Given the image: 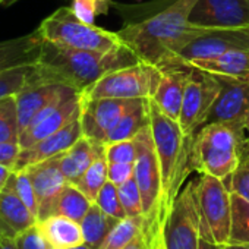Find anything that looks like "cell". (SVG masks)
Segmentation results:
<instances>
[{
  "label": "cell",
  "instance_id": "cell-1",
  "mask_svg": "<svg viewBox=\"0 0 249 249\" xmlns=\"http://www.w3.org/2000/svg\"><path fill=\"white\" fill-rule=\"evenodd\" d=\"M195 2L196 0L159 2L154 12L131 19L117 31V36L141 62L164 68L191 40L205 31V28L189 24V12Z\"/></svg>",
  "mask_w": 249,
  "mask_h": 249
},
{
  "label": "cell",
  "instance_id": "cell-2",
  "mask_svg": "<svg viewBox=\"0 0 249 249\" xmlns=\"http://www.w3.org/2000/svg\"><path fill=\"white\" fill-rule=\"evenodd\" d=\"M140 62V57L123 43L108 52H92L69 49L44 40L40 57L33 65L28 85L59 84L82 92L104 73Z\"/></svg>",
  "mask_w": 249,
  "mask_h": 249
},
{
  "label": "cell",
  "instance_id": "cell-3",
  "mask_svg": "<svg viewBox=\"0 0 249 249\" xmlns=\"http://www.w3.org/2000/svg\"><path fill=\"white\" fill-rule=\"evenodd\" d=\"M150 129L160 161L163 179V215L180 192L192 169V140L186 137L179 122L164 114L156 103L148 98ZM163 218V217H161Z\"/></svg>",
  "mask_w": 249,
  "mask_h": 249
},
{
  "label": "cell",
  "instance_id": "cell-4",
  "mask_svg": "<svg viewBox=\"0 0 249 249\" xmlns=\"http://www.w3.org/2000/svg\"><path fill=\"white\" fill-rule=\"evenodd\" d=\"M249 154V137L242 123H210L192 140V169L226 180Z\"/></svg>",
  "mask_w": 249,
  "mask_h": 249
},
{
  "label": "cell",
  "instance_id": "cell-5",
  "mask_svg": "<svg viewBox=\"0 0 249 249\" xmlns=\"http://www.w3.org/2000/svg\"><path fill=\"white\" fill-rule=\"evenodd\" d=\"M37 30L46 41L76 50L108 52L122 44L117 33L82 22L71 6L56 9Z\"/></svg>",
  "mask_w": 249,
  "mask_h": 249
},
{
  "label": "cell",
  "instance_id": "cell-6",
  "mask_svg": "<svg viewBox=\"0 0 249 249\" xmlns=\"http://www.w3.org/2000/svg\"><path fill=\"white\" fill-rule=\"evenodd\" d=\"M201 218L195 180L188 182L166 210L160 223L163 249H199Z\"/></svg>",
  "mask_w": 249,
  "mask_h": 249
},
{
  "label": "cell",
  "instance_id": "cell-7",
  "mask_svg": "<svg viewBox=\"0 0 249 249\" xmlns=\"http://www.w3.org/2000/svg\"><path fill=\"white\" fill-rule=\"evenodd\" d=\"M160 79L159 66L140 62L104 73L81 94L89 98H153Z\"/></svg>",
  "mask_w": 249,
  "mask_h": 249
},
{
  "label": "cell",
  "instance_id": "cell-8",
  "mask_svg": "<svg viewBox=\"0 0 249 249\" xmlns=\"http://www.w3.org/2000/svg\"><path fill=\"white\" fill-rule=\"evenodd\" d=\"M195 191L201 218V236L217 245L229 242L231 221L230 189L224 180L199 173V178L195 180Z\"/></svg>",
  "mask_w": 249,
  "mask_h": 249
},
{
  "label": "cell",
  "instance_id": "cell-9",
  "mask_svg": "<svg viewBox=\"0 0 249 249\" xmlns=\"http://www.w3.org/2000/svg\"><path fill=\"white\" fill-rule=\"evenodd\" d=\"M134 141L137 147L134 178L142 195L144 215L147 217V220L161 223L164 199L163 179L150 124L134 138Z\"/></svg>",
  "mask_w": 249,
  "mask_h": 249
},
{
  "label": "cell",
  "instance_id": "cell-10",
  "mask_svg": "<svg viewBox=\"0 0 249 249\" xmlns=\"http://www.w3.org/2000/svg\"><path fill=\"white\" fill-rule=\"evenodd\" d=\"M191 69V76L185 88L182 110L179 116V126L186 137L194 135L202 128L205 117L220 92L218 79L199 69Z\"/></svg>",
  "mask_w": 249,
  "mask_h": 249
},
{
  "label": "cell",
  "instance_id": "cell-11",
  "mask_svg": "<svg viewBox=\"0 0 249 249\" xmlns=\"http://www.w3.org/2000/svg\"><path fill=\"white\" fill-rule=\"evenodd\" d=\"M233 50L249 52V28L248 30H205L194 40H191L178 53V56L164 68L183 66L195 60L213 59Z\"/></svg>",
  "mask_w": 249,
  "mask_h": 249
},
{
  "label": "cell",
  "instance_id": "cell-12",
  "mask_svg": "<svg viewBox=\"0 0 249 249\" xmlns=\"http://www.w3.org/2000/svg\"><path fill=\"white\" fill-rule=\"evenodd\" d=\"M189 24L205 30H248L249 0H196Z\"/></svg>",
  "mask_w": 249,
  "mask_h": 249
},
{
  "label": "cell",
  "instance_id": "cell-13",
  "mask_svg": "<svg viewBox=\"0 0 249 249\" xmlns=\"http://www.w3.org/2000/svg\"><path fill=\"white\" fill-rule=\"evenodd\" d=\"M137 100L140 98H89L81 94L79 119L82 135L95 142L104 144L107 134Z\"/></svg>",
  "mask_w": 249,
  "mask_h": 249
},
{
  "label": "cell",
  "instance_id": "cell-14",
  "mask_svg": "<svg viewBox=\"0 0 249 249\" xmlns=\"http://www.w3.org/2000/svg\"><path fill=\"white\" fill-rule=\"evenodd\" d=\"M81 111V92L72 94L66 98L57 100L41 110L28 126L19 134L21 148H28L44 138L56 134L69 122L79 116Z\"/></svg>",
  "mask_w": 249,
  "mask_h": 249
},
{
  "label": "cell",
  "instance_id": "cell-15",
  "mask_svg": "<svg viewBox=\"0 0 249 249\" xmlns=\"http://www.w3.org/2000/svg\"><path fill=\"white\" fill-rule=\"evenodd\" d=\"M220 92L202 126L210 123H242L249 113V82L217 76Z\"/></svg>",
  "mask_w": 249,
  "mask_h": 249
},
{
  "label": "cell",
  "instance_id": "cell-16",
  "mask_svg": "<svg viewBox=\"0 0 249 249\" xmlns=\"http://www.w3.org/2000/svg\"><path fill=\"white\" fill-rule=\"evenodd\" d=\"M25 170L31 179V183L37 195V201H38L37 221H38L52 215V210H53V204L56 198L69 182L66 180L65 175L60 170L59 156L44 160L41 163L33 164L27 167Z\"/></svg>",
  "mask_w": 249,
  "mask_h": 249
},
{
  "label": "cell",
  "instance_id": "cell-17",
  "mask_svg": "<svg viewBox=\"0 0 249 249\" xmlns=\"http://www.w3.org/2000/svg\"><path fill=\"white\" fill-rule=\"evenodd\" d=\"M81 137H82V126H81V119L78 116L56 134L44 138L43 141L28 148H22L14 170L27 169L33 164L57 157L65 151H68Z\"/></svg>",
  "mask_w": 249,
  "mask_h": 249
},
{
  "label": "cell",
  "instance_id": "cell-18",
  "mask_svg": "<svg viewBox=\"0 0 249 249\" xmlns=\"http://www.w3.org/2000/svg\"><path fill=\"white\" fill-rule=\"evenodd\" d=\"M78 91L59 84H30L22 91H19L17 98V108H18V124L19 134L31 123V120L47 106L52 103L66 98Z\"/></svg>",
  "mask_w": 249,
  "mask_h": 249
},
{
  "label": "cell",
  "instance_id": "cell-19",
  "mask_svg": "<svg viewBox=\"0 0 249 249\" xmlns=\"http://www.w3.org/2000/svg\"><path fill=\"white\" fill-rule=\"evenodd\" d=\"M189 76L191 69L188 66H169L161 69V79L151 100L173 120H179Z\"/></svg>",
  "mask_w": 249,
  "mask_h": 249
},
{
  "label": "cell",
  "instance_id": "cell-20",
  "mask_svg": "<svg viewBox=\"0 0 249 249\" xmlns=\"http://www.w3.org/2000/svg\"><path fill=\"white\" fill-rule=\"evenodd\" d=\"M36 223L34 214L11 186L5 185L3 189H0V239H15Z\"/></svg>",
  "mask_w": 249,
  "mask_h": 249
},
{
  "label": "cell",
  "instance_id": "cell-21",
  "mask_svg": "<svg viewBox=\"0 0 249 249\" xmlns=\"http://www.w3.org/2000/svg\"><path fill=\"white\" fill-rule=\"evenodd\" d=\"M43 41L38 30L22 37L0 41V72L36 65L41 53Z\"/></svg>",
  "mask_w": 249,
  "mask_h": 249
},
{
  "label": "cell",
  "instance_id": "cell-22",
  "mask_svg": "<svg viewBox=\"0 0 249 249\" xmlns=\"http://www.w3.org/2000/svg\"><path fill=\"white\" fill-rule=\"evenodd\" d=\"M104 153V144L95 142L87 137H81L68 151L59 156L60 170L66 180L75 185L92 161Z\"/></svg>",
  "mask_w": 249,
  "mask_h": 249
},
{
  "label": "cell",
  "instance_id": "cell-23",
  "mask_svg": "<svg viewBox=\"0 0 249 249\" xmlns=\"http://www.w3.org/2000/svg\"><path fill=\"white\" fill-rule=\"evenodd\" d=\"M183 66L199 69V71H204L207 73L217 75V76L249 82V52L248 50H233L221 56L213 57V59L195 60Z\"/></svg>",
  "mask_w": 249,
  "mask_h": 249
},
{
  "label": "cell",
  "instance_id": "cell-24",
  "mask_svg": "<svg viewBox=\"0 0 249 249\" xmlns=\"http://www.w3.org/2000/svg\"><path fill=\"white\" fill-rule=\"evenodd\" d=\"M37 226L49 249H66L84 243L82 230L78 221L63 215H49L37 221Z\"/></svg>",
  "mask_w": 249,
  "mask_h": 249
},
{
  "label": "cell",
  "instance_id": "cell-25",
  "mask_svg": "<svg viewBox=\"0 0 249 249\" xmlns=\"http://www.w3.org/2000/svg\"><path fill=\"white\" fill-rule=\"evenodd\" d=\"M150 124V113H148V98H140L135 104L124 113L119 122L113 126V129L107 134L104 145L119 141L134 140L145 126Z\"/></svg>",
  "mask_w": 249,
  "mask_h": 249
},
{
  "label": "cell",
  "instance_id": "cell-26",
  "mask_svg": "<svg viewBox=\"0 0 249 249\" xmlns=\"http://www.w3.org/2000/svg\"><path fill=\"white\" fill-rule=\"evenodd\" d=\"M117 218L106 214L95 202L81 220L79 226L84 236V243L92 249H100L111 229L117 224Z\"/></svg>",
  "mask_w": 249,
  "mask_h": 249
},
{
  "label": "cell",
  "instance_id": "cell-27",
  "mask_svg": "<svg viewBox=\"0 0 249 249\" xmlns=\"http://www.w3.org/2000/svg\"><path fill=\"white\" fill-rule=\"evenodd\" d=\"M94 202L75 185L66 183L59 196L56 198L52 210V215H63L73 221L81 223Z\"/></svg>",
  "mask_w": 249,
  "mask_h": 249
},
{
  "label": "cell",
  "instance_id": "cell-28",
  "mask_svg": "<svg viewBox=\"0 0 249 249\" xmlns=\"http://www.w3.org/2000/svg\"><path fill=\"white\" fill-rule=\"evenodd\" d=\"M147 217H124L117 221V224L107 234L106 240L100 246V249H123L145 226Z\"/></svg>",
  "mask_w": 249,
  "mask_h": 249
},
{
  "label": "cell",
  "instance_id": "cell-29",
  "mask_svg": "<svg viewBox=\"0 0 249 249\" xmlns=\"http://www.w3.org/2000/svg\"><path fill=\"white\" fill-rule=\"evenodd\" d=\"M231 199V221H230V237L229 242L248 243L249 245V201L230 194Z\"/></svg>",
  "mask_w": 249,
  "mask_h": 249
},
{
  "label": "cell",
  "instance_id": "cell-30",
  "mask_svg": "<svg viewBox=\"0 0 249 249\" xmlns=\"http://www.w3.org/2000/svg\"><path fill=\"white\" fill-rule=\"evenodd\" d=\"M107 164L108 163H107L104 153L100 154L92 161V164L87 169V172L82 175V178L75 183V186H78L92 202H95L98 192L108 180L107 179Z\"/></svg>",
  "mask_w": 249,
  "mask_h": 249
},
{
  "label": "cell",
  "instance_id": "cell-31",
  "mask_svg": "<svg viewBox=\"0 0 249 249\" xmlns=\"http://www.w3.org/2000/svg\"><path fill=\"white\" fill-rule=\"evenodd\" d=\"M19 124L15 95L0 100V142H18ZM19 144V142H18Z\"/></svg>",
  "mask_w": 249,
  "mask_h": 249
},
{
  "label": "cell",
  "instance_id": "cell-32",
  "mask_svg": "<svg viewBox=\"0 0 249 249\" xmlns=\"http://www.w3.org/2000/svg\"><path fill=\"white\" fill-rule=\"evenodd\" d=\"M6 185L15 191V194L24 201V204L34 214V217L38 218V201H37V195H36L34 186L31 183V179H30L27 170L25 169L14 170L11 178L6 182Z\"/></svg>",
  "mask_w": 249,
  "mask_h": 249
},
{
  "label": "cell",
  "instance_id": "cell-33",
  "mask_svg": "<svg viewBox=\"0 0 249 249\" xmlns=\"http://www.w3.org/2000/svg\"><path fill=\"white\" fill-rule=\"evenodd\" d=\"M31 71L33 65L0 72V100L9 95H17L22 91L30 82Z\"/></svg>",
  "mask_w": 249,
  "mask_h": 249
},
{
  "label": "cell",
  "instance_id": "cell-34",
  "mask_svg": "<svg viewBox=\"0 0 249 249\" xmlns=\"http://www.w3.org/2000/svg\"><path fill=\"white\" fill-rule=\"evenodd\" d=\"M119 198L123 205V210L126 213V217H138L144 215V205H142V195L138 188L135 178L124 182L123 185L117 186Z\"/></svg>",
  "mask_w": 249,
  "mask_h": 249
},
{
  "label": "cell",
  "instance_id": "cell-35",
  "mask_svg": "<svg viewBox=\"0 0 249 249\" xmlns=\"http://www.w3.org/2000/svg\"><path fill=\"white\" fill-rule=\"evenodd\" d=\"M95 204L108 215L122 220L126 217V213L123 210V205L120 202L119 198V191L117 186L111 182H106V185L101 188V191L98 192L97 198H95Z\"/></svg>",
  "mask_w": 249,
  "mask_h": 249
},
{
  "label": "cell",
  "instance_id": "cell-36",
  "mask_svg": "<svg viewBox=\"0 0 249 249\" xmlns=\"http://www.w3.org/2000/svg\"><path fill=\"white\" fill-rule=\"evenodd\" d=\"M104 156L107 163H135L137 147L134 140L119 141L104 145Z\"/></svg>",
  "mask_w": 249,
  "mask_h": 249
},
{
  "label": "cell",
  "instance_id": "cell-37",
  "mask_svg": "<svg viewBox=\"0 0 249 249\" xmlns=\"http://www.w3.org/2000/svg\"><path fill=\"white\" fill-rule=\"evenodd\" d=\"M160 236V221L147 220L142 230L123 249H157Z\"/></svg>",
  "mask_w": 249,
  "mask_h": 249
},
{
  "label": "cell",
  "instance_id": "cell-38",
  "mask_svg": "<svg viewBox=\"0 0 249 249\" xmlns=\"http://www.w3.org/2000/svg\"><path fill=\"white\" fill-rule=\"evenodd\" d=\"M227 179L230 180V192H234L249 201V154L240 161V164Z\"/></svg>",
  "mask_w": 249,
  "mask_h": 249
},
{
  "label": "cell",
  "instance_id": "cell-39",
  "mask_svg": "<svg viewBox=\"0 0 249 249\" xmlns=\"http://www.w3.org/2000/svg\"><path fill=\"white\" fill-rule=\"evenodd\" d=\"M15 240L18 249H49L37 223L28 227L27 230H24L22 233H19L15 237Z\"/></svg>",
  "mask_w": 249,
  "mask_h": 249
},
{
  "label": "cell",
  "instance_id": "cell-40",
  "mask_svg": "<svg viewBox=\"0 0 249 249\" xmlns=\"http://www.w3.org/2000/svg\"><path fill=\"white\" fill-rule=\"evenodd\" d=\"M135 175V163H108L107 179L116 186L123 185Z\"/></svg>",
  "mask_w": 249,
  "mask_h": 249
},
{
  "label": "cell",
  "instance_id": "cell-41",
  "mask_svg": "<svg viewBox=\"0 0 249 249\" xmlns=\"http://www.w3.org/2000/svg\"><path fill=\"white\" fill-rule=\"evenodd\" d=\"M71 9L82 22L88 25H95V18L100 15L98 6L94 0H72Z\"/></svg>",
  "mask_w": 249,
  "mask_h": 249
},
{
  "label": "cell",
  "instance_id": "cell-42",
  "mask_svg": "<svg viewBox=\"0 0 249 249\" xmlns=\"http://www.w3.org/2000/svg\"><path fill=\"white\" fill-rule=\"evenodd\" d=\"M21 150L22 148L18 142H0V164L14 169Z\"/></svg>",
  "mask_w": 249,
  "mask_h": 249
},
{
  "label": "cell",
  "instance_id": "cell-43",
  "mask_svg": "<svg viewBox=\"0 0 249 249\" xmlns=\"http://www.w3.org/2000/svg\"><path fill=\"white\" fill-rule=\"evenodd\" d=\"M12 172H14V169H11L8 166H3V164H0V189L5 188V185H6L8 179L11 178Z\"/></svg>",
  "mask_w": 249,
  "mask_h": 249
},
{
  "label": "cell",
  "instance_id": "cell-44",
  "mask_svg": "<svg viewBox=\"0 0 249 249\" xmlns=\"http://www.w3.org/2000/svg\"><path fill=\"white\" fill-rule=\"evenodd\" d=\"M0 249H18L17 240L14 237H3V239H0Z\"/></svg>",
  "mask_w": 249,
  "mask_h": 249
},
{
  "label": "cell",
  "instance_id": "cell-45",
  "mask_svg": "<svg viewBox=\"0 0 249 249\" xmlns=\"http://www.w3.org/2000/svg\"><path fill=\"white\" fill-rule=\"evenodd\" d=\"M98 6V14L100 15H107L108 14V8L111 5V0H94Z\"/></svg>",
  "mask_w": 249,
  "mask_h": 249
},
{
  "label": "cell",
  "instance_id": "cell-46",
  "mask_svg": "<svg viewBox=\"0 0 249 249\" xmlns=\"http://www.w3.org/2000/svg\"><path fill=\"white\" fill-rule=\"evenodd\" d=\"M220 249H249L248 243H234V242H226L220 245Z\"/></svg>",
  "mask_w": 249,
  "mask_h": 249
},
{
  "label": "cell",
  "instance_id": "cell-47",
  "mask_svg": "<svg viewBox=\"0 0 249 249\" xmlns=\"http://www.w3.org/2000/svg\"><path fill=\"white\" fill-rule=\"evenodd\" d=\"M199 249H220V245H217V243H214V242H211V240H208V239L201 236V239H199Z\"/></svg>",
  "mask_w": 249,
  "mask_h": 249
},
{
  "label": "cell",
  "instance_id": "cell-48",
  "mask_svg": "<svg viewBox=\"0 0 249 249\" xmlns=\"http://www.w3.org/2000/svg\"><path fill=\"white\" fill-rule=\"evenodd\" d=\"M66 249H92V248H89L85 243H81V245H75V246H71V248H66Z\"/></svg>",
  "mask_w": 249,
  "mask_h": 249
},
{
  "label": "cell",
  "instance_id": "cell-49",
  "mask_svg": "<svg viewBox=\"0 0 249 249\" xmlns=\"http://www.w3.org/2000/svg\"><path fill=\"white\" fill-rule=\"evenodd\" d=\"M243 126H245V129H246V132H248V137H249V113H248L246 117L243 119Z\"/></svg>",
  "mask_w": 249,
  "mask_h": 249
},
{
  "label": "cell",
  "instance_id": "cell-50",
  "mask_svg": "<svg viewBox=\"0 0 249 249\" xmlns=\"http://www.w3.org/2000/svg\"><path fill=\"white\" fill-rule=\"evenodd\" d=\"M157 249H163V245H161V240H160V236H159V245H157Z\"/></svg>",
  "mask_w": 249,
  "mask_h": 249
},
{
  "label": "cell",
  "instance_id": "cell-51",
  "mask_svg": "<svg viewBox=\"0 0 249 249\" xmlns=\"http://www.w3.org/2000/svg\"><path fill=\"white\" fill-rule=\"evenodd\" d=\"M2 2H8V0H0V3H2Z\"/></svg>",
  "mask_w": 249,
  "mask_h": 249
},
{
  "label": "cell",
  "instance_id": "cell-52",
  "mask_svg": "<svg viewBox=\"0 0 249 249\" xmlns=\"http://www.w3.org/2000/svg\"><path fill=\"white\" fill-rule=\"evenodd\" d=\"M12 2H18V0H12Z\"/></svg>",
  "mask_w": 249,
  "mask_h": 249
}]
</instances>
